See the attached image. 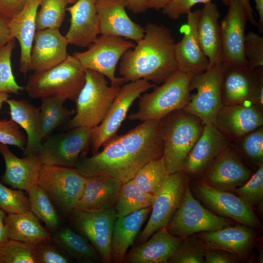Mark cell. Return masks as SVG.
I'll use <instances>...</instances> for the list:
<instances>
[{"mask_svg":"<svg viewBox=\"0 0 263 263\" xmlns=\"http://www.w3.org/2000/svg\"><path fill=\"white\" fill-rule=\"evenodd\" d=\"M37 263H69V258L53 241H44L34 244Z\"/></svg>","mask_w":263,"mask_h":263,"instance_id":"f6af8a7d","label":"cell"},{"mask_svg":"<svg viewBox=\"0 0 263 263\" xmlns=\"http://www.w3.org/2000/svg\"><path fill=\"white\" fill-rule=\"evenodd\" d=\"M68 217L77 231L97 251L103 263H112L111 244L117 218L114 207L98 211L75 210Z\"/></svg>","mask_w":263,"mask_h":263,"instance_id":"9a60e30c","label":"cell"},{"mask_svg":"<svg viewBox=\"0 0 263 263\" xmlns=\"http://www.w3.org/2000/svg\"><path fill=\"white\" fill-rule=\"evenodd\" d=\"M170 0H148V8L158 11L163 9Z\"/></svg>","mask_w":263,"mask_h":263,"instance_id":"6f0895ef","label":"cell"},{"mask_svg":"<svg viewBox=\"0 0 263 263\" xmlns=\"http://www.w3.org/2000/svg\"><path fill=\"white\" fill-rule=\"evenodd\" d=\"M259 19L258 26L261 32L263 30V0H254Z\"/></svg>","mask_w":263,"mask_h":263,"instance_id":"680465c9","label":"cell"},{"mask_svg":"<svg viewBox=\"0 0 263 263\" xmlns=\"http://www.w3.org/2000/svg\"><path fill=\"white\" fill-rule=\"evenodd\" d=\"M67 0H41L36 18V31L59 29L65 19Z\"/></svg>","mask_w":263,"mask_h":263,"instance_id":"f35d334b","label":"cell"},{"mask_svg":"<svg viewBox=\"0 0 263 263\" xmlns=\"http://www.w3.org/2000/svg\"><path fill=\"white\" fill-rule=\"evenodd\" d=\"M244 162L256 170L263 164V127L231 143Z\"/></svg>","mask_w":263,"mask_h":263,"instance_id":"8d00e7d4","label":"cell"},{"mask_svg":"<svg viewBox=\"0 0 263 263\" xmlns=\"http://www.w3.org/2000/svg\"><path fill=\"white\" fill-rule=\"evenodd\" d=\"M52 235L53 242L71 259L79 263H103L88 240L71 227H59Z\"/></svg>","mask_w":263,"mask_h":263,"instance_id":"836d02e7","label":"cell"},{"mask_svg":"<svg viewBox=\"0 0 263 263\" xmlns=\"http://www.w3.org/2000/svg\"><path fill=\"white\" fill-rule=\"evenodd\" d=\"M9 19L0 15V49L13 39L9 29Z\"/></svg>","mask_w":263,"mask_h":263,"instance_id":"f5cc1de1","label":"cell"},{"mask_svg":"<svg viewBox=\"0 0 263 263\" xmlns=\"http://www.w3.org/2000/svg\"><path fill=\"white\" fill-rule=\"evenodd\" d=\"M224 63L219 62L206 71L194 75L189 84V101L182 109L199 118L204 124L213 123L224 105L222 101L221 86Z\"/></svg>","mask_w":263,"mask_h":263,"instance_id":"7c38bea8","label":"cell"},{"mask_svg":"<svg viewBox=\"0 0 263 263\" xmlns=\"http://www.w3.org/2000/svg\"><path fill=\"white\" fill-rule=\"evenodd\" d=\"M96 8L100 34L111 35L136 42L145 35V29L127 15L125 0H97Z\"/></svg>","mask_w":263,"mask_h":263,"instance_id":"7402d4cb","label":"cell"},{"mask_svg":"<svg viewBox=\"0 0 263 263\" xmlns=\"http://www.w3.org/2000/svg\"><path fill=\"white\" fill-rule=\"evenodd\" d=\"M256 229L238 224L219 230L196 233L207 248L224 250L245 259L253 249Z\"/></svg>","mask_w":263,"mask_h":263,"instance_id":"d4e9b609","label":"cell"},{"mask_svg":"<svg viewBox=\"0 0 263 263\" xmlns=\"http://www.w3.org/2000/svg\"><path fill=\"white\" fill-rule=\"evenodd\" d=\"M68 44L59 29L36 31L31 51V71H45L64 61L69 56Z\"/></svg>","mask_w":263,"mask_h":263,"instance_id":"603a6c76","label":"cell"},{"mask_svg":"<svg viewBox=\"0 0 263 263\" xmlns=\"http://www.w3.org/2000/svg\"><path fill=\"white\" fill-rule=\"evenodd\" d=\"M253 211L261 208L263 201V164L253 172L249 179L233 192Z\"/></svg>","mask_w":263,"mask_h":263,"instance_id":"60d3db41","label":"cell"},{"mask_svg":"<svg viewBox=\"0 0 263 263\" xmlns=\"http://www.w3.org/2000/svg\"><path fill=\"white\" fill-rule=\"evenodd\" d=\"M27 138L19 126L11 119L0 120V143L15 146L24 150Z\"/></svg>","mask_w":263,"mask_h":263,"instance_id":"7dc6e473","label":"cell"},{"mask_svg":"<svg viewBox=\"0 0 263 263\" xmlns=\"http://www.w3.org/2000/svg\"><path fill=\"white\" fill-rule=\"evenodd\" d=\"M154 196L141 190L132 179L123 183L113 207L117 218L151 207Z\"/></svg>","mask_w":263,"mask_h":263,"instance_id":"e575fe53","label":"cell"},{"mask_svg":"<svg viewBox=\"0 0 263 263\" xmlns=\"http://www.w3.org/2000/svg\"><path fill=\"white\" fill-rule=\"evenodd\" d=\"M233 222L204 207L194 197L188 182L181 203L166 228L172 234L185 239L199 232L219 230L233 225Z\"/></svg>","mask_w":263,"mask_h":263,"instance_id":"30bf717a","label":"cell"},{"mask_svg":"<svg viewBox=\"0 0 263 263\" xmlns=\"http://www.w3.org/2000/svg\"><path fill=\"white\" fill-rule=\"evenodd\" d=\"M237 255L219 249L207 248L204 258L205 263H237L242 261Z\"/></svg>","mask_w":263,"mask_h":263,"instance_id":"f907efd6","label":"cell"},{"mask_svg":"<svg viewBox=\"0 0 263 263\" xmlns=\"http://www.w3.org/2000/svg\"><path fill=\"white\" fill-rule=\"evenodd\" d=\"M211 0H170L162 9L164 14L172 19H177L181 16L191 11L192 7L197 3H206Z\"/></svg>","mask_w":263,"mask_h":263,"instance_id":"681fc988","label":"cell"},{"mask_svg":"<svg viewBox=\"0 0 263 263\" xmlns=\"http://www.w3.org/2000/svg\"><path fill=\"white\" fill-rule=\"evenodd\" d=\"M126 8L137 14L145 12L148 8V0H125Z\"/></svg>","mask_w":263,"mask_h":263,"instance_id":"db71d44e","label":"cell"},{"mask_svg":"<svg viewBox=\"0 0 263 263\" xmlns=\"http://www.w3.org/2000/svg\"><path fill=\"white\" fill-rule=\"evenodd\" d=\"M183 239L163 227L144 243L133 247L126 255L125 263H168Z\"/></svg>","mask_w":263,"mask_h":263,"instance_id":"83f0119b","label":"cell"},{"mask_svg":"<svg viewBox=\"0 0 263 263\" xmlns=\"http://www.w3.org/2000/svg\"><path fill=\"white\" fill-rule=\"evenodd\" d=\"M77 0H67L68 4H74Z\"/></svg>","mask_w":263,"mask_h":263,"instance_id":"94428289","label":"cell"},{"mask_svg":"<svg viewBox=\"0 0 263 263\" xmlns=\"http://www.w3.org/2000/svg\"><path fill=\"white\" fill-rule=\"evenodd\" d=\"M85 82V70L78 60L69 55L49 69L34 72L24 87L31 98L56 97L75 101Z\"/></svg>","mask_w":263,"mask_h":263,"instance_id":"3957f363","label":"cell"},{"mask_svg":"<svg viewBox=\"0 0 263 263\" xmlns=\"http://www.w3.org/2000/svg\"><path fill=\"white\" fill-rule=\"evenodd\" d=\"M28 0H0V15L10 19L18 13Z\"/></svg>","mask_w":263,"mask_h":263,"instance_id":"816d5d0a","label":"cell"},{"mask_svg":"<svg viewBox=\"0 0 263 263\" xmlns=\"http://www.w3.org/2000/svg\"><path fill=\"white\" fill-rule=\"evenodd\" d=\"M92 130L79 127L48 136L36 155L43 165L75 168L80 155L91 144Z\"/></svg>","mask_w":263,"mask_h":263,"instance_id":"5bb4252c","label":"cell"},{"mask_svg":"<svg viewBox=\"0 0 263 263\" xmlns=\"http://www.w3.org/2000/svg\"><path fill=\"white\" fill-rule=\"evenodd\" d=\"M189 178L182 170L169 174L154 196L150 216L137 238L136 245L147 241L155 231L166 227L180 206Z\"/></svg>","mask_w":263,"mask_h":263,"instance_id":"8fae6325","label":"cell"},{"mask_svg":"<svg viewBox=\"0 0 263 263\" xmlns=\"http://www.w3.org/2000/svg\"><path fill=\"white\" fill-rule=\"evenodd\" d=\"M247 14L240 0H232L221 21V62L237 66H248L244 53Z\"/></svg>","mask_w":263,"mask_h":263,"instance_id":"ac0fdd59","label":"cell"},{"mask_svg":"<svg viewBox=\"0 0 263 263\" xmlns=\"http://www.w3.org/2000/svg\"><path fill=\"white\" fill-rule=\"evenodd\" d=\"M253 173L231 144L215 158L199 180L216 189L232 192Z\"/></svg>","mask_w":263,"mask_h":263,"instance_id":"e0dca14e","label":"cell"},{"mask_svg":"<svg viewBox=\"0 0 263 263\" xmlns=\"http://www.w3.org/2000/svg\"><path fill=\"white\" fill-rule=\"evenodd\" d=\"M0 153L5 163L2 182L14 188L28 192L38 184L43 164L36 154L19 158L14 154L7 145L0 143Z\"/></svg>","mask_w":263,"mask_h":263,"instance_id":"484cf974","label":"cell"},{"mask_svg":"<svg viewBox=\"0 0 263 263\" xmlns=\"http://www.w3.org/2000/svg\"><path fill=\"white\" fill-rule=\"evenodd\" d=\"M0 263H37L34 244L10 239L0 244Z\"/></svg>","mask_w":263,"mask_h":263,"instance_id":"b9f144b4","label":"cell"},{"mask_svg":"<svg viewBox=\"0 0 263 263\" xmlns=\"http://www.w3.org/2000/svg\"><path fill=\"white\" fill-rule=\"evenodd\" d=\"M230 145L231 142L213 123L205 124L181 170L188 178L199 179L215 158Z\"/></svg>","mask_w":263,"mask_h":263,"instance_id":"d6986e66","label":"cell"},{"mask_svg":"<svg viewBox=\"0 0 263 263\" xmlns=\"http://www.w3.org/2000/svg\"><path fill=\"white\" fill-rule=\"evenodd\" d=\"M232 0H222L223 3L228 6ZM242 3L245 12L247 14L248 21L253 26H258V23L256 21L254 16V11L251 6L249 0H240Z\"/></svg>","mask_w":263,"mask_h":263,"instance_id":"11a10c76","label":"cell"},{"mask_svg":"<svg viewBox=\"0 0 263 263\" xmlns=\"http://www.w3.org/2000/svg\"><path fill=\"white\" fill-rule=\"evenodd\" d=\"M223 62L221 92L224 106L246 104L263 108V68Z\"/></svg>","mask_w":263,"mask_h":263,"instance_id":"9c48e42d","label":"cell"},{"mask_svg":"<svg viewBox=\"0 0 263 263\" xmlns=\"http://www.w3.org/2000/svg\"><path fill=\"white\" fill-rule=\"evenodd\" d=\"M143 38L121 58L119 74L127 82L138 79L161 84L178 70L175 42L169 29L148 22Z\"/></svg>","mask_w":263,"mask_h":263,"instance_id":"7a4b0ae2","label":"cell"},{"mask_svg":"<svg viewBox=\"0 0 263 263\" xmlns=\"http://www.w3.org/2000/svg\"><path fill=\"white\" fill-rule=\"evenodd\" d=\"M220 14L216 4L208 2L201 10L197 25L200 46L209 61V67L221 62L222 40Z\"/></svg>","mask_w":263,"mask_h":263,"instance_id":"f546056e","label":"cell"},{"mask_svg":"<svg viewBox=\"0 0 263 263\" xmlns=\"http://www.w3.org/2000/svg\"><path fill=\"white\" fill-rule=\"evenodd\" d=\"M31 211L43 222L52 234L59 228V218L54 204L46 192L37 184L28 191Z\"/></svg>","mask_w":263,"mask_h":263,"instance_id":"d590c367","label":"cell"},{"mask_svg":"<svg viewBox=\"0 0 263 263\" xmlns=\"http://www.w3.org/2000/svg\"><path fill=\"white\" fill-rule=\"evenodd\" d=\"M244 53L251 68H263V37L253 31L245 35Z\"/></svg>","mask_w":263,"mask_h":263,"instance_id":"bcb514c9","label":"cell"},{"mask_svg":"<svg viewBox=\"0 0 263 263\" xmlns=\"http://www.w3.org/2000/svg\"><path fill=\"white\" fill-rule=\"evenodd\" d=\"M66 101V99L56 97L41 98V105L47 109L59 126L69 121L70 116L75 113L74 111L69 110L64 106V103Z\"/></svg>","mask_w":263,"mask_h":263,"instance_id":"c3c4849f","label":"cell"},{"mask_svg":"<svg viewBox=\"0 0 263 263\" xmlns=\"http://www.w3.org/2000/svg\"><path fill=\"white\" fill-rule=\"evenodd\" d=\"M168 174L164 159L162 157L150 161L143 166L132 179L141 190L154 195Z\"/></svg>","mask_w":263,"mask_h":263,"instance_id":"74e56055","label":"cell"},{"mask_svg":"<svg viewBox=\"0 0 263 263\" xmlns=\"http://www.w3.org/2000/svg\"><path fill=\"white\" fill-rule=\"evenodd\" d=\"M85 179L75 168L43 165L38 185L54 205L68 217L76 209Z\"/></svg>","mask_w":263,"mask_h":263,"instance_id":"52a82bcc","label":"cell"},{"mask_svg":"<svg viewBox=\"0 0 263 263\" xmlns=\"http://www.w3.org/2000/svg\"><path fill=\"white\" fill-rule=\"evenodd\" d=\"M97 0H77L73 5L67 7L71 19L65 37L69 44L88 47L100 34Z\"/></svg>","mask_w":263,"mask_h":263,"instance_id":"cb8c5ba5","label":"cell"},{"mask_svg":"<svg viewBox=\"0 0 263 263\" xmlns=\"http://www.w3.org/2000/svg\"><path fill=\"white\" fill-rule=\"evenodd\" d=\"M154 87L155 84L143 79L121 86L103 120L93 128L90 145L93 154L116 135L134 101L143 93Z\"/></svg>","mask_w":263,"mask_h":263,"instance_id":"4fadbf2b","label":"cell"},{"mask_svg":"<svg viewBox=\"0 0 263 263\" xmlns=\"http://www.w3.org/2000/svg\"><path fill=\"white\" fill-rule=\"evenodd\" d=\"M123 183L102 175L86 177L75 210L98 211L114 207Z\"/></svg>","mask_w":263,"mask_h":263,"instance_id":"4316f807","label":"cell"},{"mask_svg":"<svg viewBox=\"0 0 263 263\" xmlns=\"http://www.w3.org/2000/svg\"><path fill=\"white\" fill-rule=\"evenodd\" d=\"M135 46L132 41L114 35H101L81 52L73 56L83 68L101 74L109 79L111 85L121 86L127 82L122 77L115 76L116 65L123 54Z\"/></svg>","mask_w":263,"mask_h":263,"instance_id":"ba28073f","label":"cell"},{"mask_svg":"<svg viewBox=\"0 0 263 263\" xmlns=\"http://www.w3.org/2000/svg\"><path fill=\"white\" fill-rule=\"evenodd\" d=\"M163 151L161 120L146 121L116 135L91 157L79 159L75 169L85 177L106 175L124 183L145 165L161 158Z\"/></svg>","mask_w":263,"mask_h":263,"instance_id":"6da1fadb","label":"cell"},{"mask_svg":"<svg viewBox=\"0 0 263 263\" xmlns=\"http://www.w3.org/2000/svg\"><path fill=\"white\" fill-rule=\"evenodd\" d=\"M151 209L149 207L116 218L111 244L112 263H123L129 248L133 244Z\"/></svg>","mask_w":263,"mask_h":263,"instance_id":"4dcf8cb0","label":"cell"},{"mask_svg":"<svg viewBox=\"0 0 263 263\" xmlns=\"http://www.w3.org/2000/svg\"><path fill=\"white\" fill-rule=\"evenodd\" d=\"M15 46L13 38L0 49V92L19 94L24 87L18 84L12 72L11 56Z\"/></svg>","mask_w":263,"mask_h":263,"instance_id":"7bdbcfd3","label":"cell"},{"mask_svg":"<svg viewBox=\"0 0 263 263\" xmlns=\"http://www.w3.org/2000/svg\"><path fill=\"white\" fill-rule=\"evenodd\" d=\"M6 212L0 208V244L9 240L6 228L4 223Z\"/></svg>","mask_w":263,"mask_h":263,"instance_id":"9f6ffc18","label":"cell"},{"mask_svg":"<svg viewBox=\"0 0 263 263\" xmlns=\"http://www.w3.org/2000/svg\"><path fill=\"white\" fill-rule=\"evenodd\" d=\"M9 94L5 92H0V111L4 103L6 102L9 98Z\"/></svg>","mask_w":263,"mask_h":263,"instance_id":"91938a15","label":"cell"},{"mask_svg":"<svg viewBox=\"0 0 263 263\" xmlns=\"http://www.w3.org/2000/svg\"><path fill=\"white\" fill-rule=\"evenodd\" d=\"M163 158L168 174L181 170L184 163L203 131L205 124L183 110L174 111L161 120Z\"/></svg>","mask_w":263,"mask_h":263,"instance_id":"5b68a950","label":"cell"},{"mask_svg":"<svg viewBox=\"0 0 263 263\" xmlns=\"http://www.w3.org/2000/svg\"><path fill=\"white\" fill-rule=\"evenodd\" d=\"M0 208L6 213L31 211L29 198L21 190L10 189L0 182Z\"/></svg>","mask_w":263,"mask_h":263,"instance_id":"ee69618b","label":"cell"},{"mask_svg":"<svg viewBox=\"0 0 263 263\" xmlns=\"http://www.w3.org/2000/svg\"><path fill=\"white\" fill-rule=\"evenodd\" d=\"M4 223L10 239L35 244L52 239V233L31 211L7 213Z\"/></svg>","mask_w":263,"mask_h":263,"instance_id":"d6a6232c","label":"cell"},{"mask_svg":"<svg viewBox=\"0 0 263 263\" xmlns=\"http://www.w3.org/2000/svg\"><path fill=\"white\" fill-rule=\"evenodd\" d=\"M206 248L197 234H192L183 239L168 263H204Z\"/></svg>","mask_w":263,"mask_h":263,"instance_id":"ab89813d","label":"cell"},{"mask_svg":"<svg viewBox=\"0 0 263 263\" xmlns=\"http://www.w3.org/2000/svg\"><path fill=\"white\" fill-rule=\"evenodd\" d=\"M41 1L28 0L21 11L9 21L11 37L17 39L19 44V71L24 75L31 71L30 56L36 32V18Z\"/></svg>","mask_w":263,"mask_h":263,"instance_id":"f1b7e54d","label":"cell"},{"mask_svg":"<svg viewBox=\"0 0 263 263\" xmlns=\"http://www.w3.org/2000/svg\"><path fill=\"white\" fill-rule=\"evenodd\" d=\"M201 10L187 14V22L180 29L184 37L175 44L174 54L178 70L192 75L202 73L209 68V61L199 42L197 25Z\"/></svg>","mask_w":263,"mask_h":263,"instance_id":"44dd1931","label":"cell"},{"mask_svg":"<svg viewBox=\"0 0 263 263\" xmlns=\"http://www.w3.org/2000/svg\"><path fill=\"white\" fill-rule=\"evenodd\" d=\"M191 187L196 197L214 214L256 230L261 228L254 211L233 193L216 189L200 180Z\"/></svg>","mask_w":263,"mask_h":263,"instance_id":"2e32d148","label":"cell"},{"mask_svg":"<svg viewBox=\"0 0 263 263\" xmlns=\"http://www.w3.org/2000/svg\"><path fill=\"white\" fill-rule=\"evenodd\" d=\"M121 86L108 85L106 77L95 71L85 70V82L75 102V115L66 129L94 128L103 120Z\"/></svg>","mask_w":263,"mask_h":263,"instance_id":"8992f818","label":"cell"},{"mask_svg":"<svg viewBox=\"0 0 263 263\" xmlns=\"http://www.w3.org/2000/svg\"><path fill=\"white\" fill-rule=\"evenodd\" d=\"M193 75L179 70L161 85L139 97L138 110L128 115L131 121L161 120L171 113L183 109L190 95Z\"/></svg>","mask_w":263,"mask_h":263,"instance_id":"277c9868","label":"cell"},{"mask_svg":"<svg viewBox=\"0 0 263 263\" xmlns=\"http://www.w3.org/2000/svg\"><path fill=\"white\" fill-rule=\"evenodd\" d=\"M213 124L231 143L263 125V108L246 104L223 106Z\"/></svg>","mask_w":263,"mask_h":263,"instance_id":"ffe728a7","label":"cell"},{"mask_svg":"<svg viewBox=\"0 0 263 263\" xmlns=\"http://www.w3.org/2000/svg\"><path fill=\"white\" fill-rule=\"evenodd\" d=\"M11 119L26 132L25 155L37 154L41 146L40 108L23 100L8 99Z\"/></svg>","mask_w":263,"mask_h":263,"instance_id":"1f68e13d","label":"cell"}]
</instances>
